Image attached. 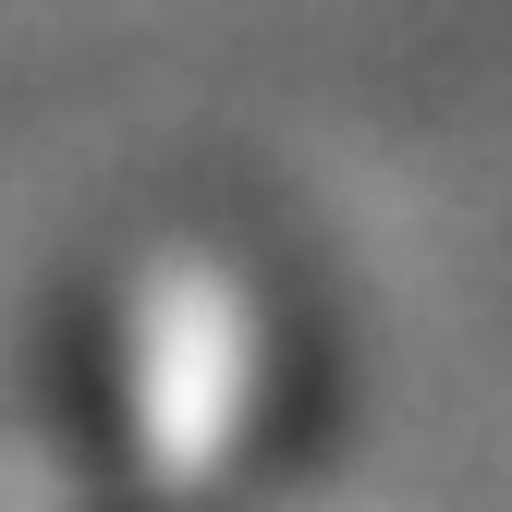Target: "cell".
<instances>
[{"label":"cell","instance_id":"cell-1","mask_svg":"<svg viewBox=\"0 0 512 512\" xmlns=\"http://www.w3.org/2000/svg\"><path fill=\"white\" fill-rule=\"evenodd\" d=\"M305 415V342L232 244L159 232L74 317V439L110 512H244Z\"/></svg>","mask_w":512,"mask_h":512}]
</instances>
